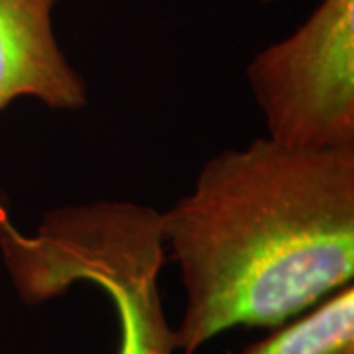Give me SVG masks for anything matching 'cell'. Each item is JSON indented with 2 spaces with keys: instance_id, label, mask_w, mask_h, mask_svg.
<instances>
[{
  "instance_id": "8992f818",
  "label": "cell",
  "mask_w": 354,
  "mask_h": 354,
  "mask_svg": "<svg viewBox=\"0 0 354 354\" xmlns=\"http://www.w3.org/2000/svg\"><path fill=\"white\" fill-rule=\"evenodd\" d=\"M264 2H272V0H264Z\"/></svg>"
},
{
  "instance_id": "7a4b0ae2",
  "label": "cell",
  "mask_w": 354,
  "mask_h": 354,
  "mask_svg": "<svg viewBox=\"0 0 354 354\" xmlns=\"http://www.w3.org/2000/svg\"><path fill=\"white\" fill-rule=\"evenodd\" d=\"M0 254L18 297L39 305L75 283L102 290L118 319L116 354H174L160 272L162 215L130 201H95L48 211L26 234L0 205Z\"/></svg>"
},
{
  "instance_id": "5b68a950",
  "label": "cell",
  "mask_w": 354,
  "mask_h": 354,
  "mask_svg": "<svg viewBox=\"0 0 354 354\" xmlns=\"http://www.w3.org/2000/svg\"><path fill=\"white\" fill-rule=\"evenodd\" d=\"M242 354H354L353 283L276 327Z\"/></svg>"
},
{
  "instance_id": "3957f363",
  "label": "cell",
  "mask_w": 354,
  "mask_h": 354,
  "mask_svg": "<svg viewBox=\"0 0 354 354\" xmlns=\"http://www.w3.org/2000/svg\"><path fill=\"white\" fill-rule=\"evenodd\" d=\"M246 75L272 142L354 146V0H321L291 36L254 57Z\"/></svg>"
},
{
  "instance_id": "6da1fadb",
  "label": "cell",
  "mask_w": 354,
  "mask_h": 354,
  "mask_svg": "<svg viewBox=\"0 0 354 354\" xmlns=\"http://www.w3.org/2000/svg\"><path fill=\"white\" fill-rule=\"evenodd\" d=\"M162 215L185 290L176 351L234 327L276 329L354 278V146L258 138L203 165Z\"/></svg>"
},
{
  "instance_id": "277c9868",
  "label": "cell",
  "mask_w": 354,
  "mask_h": 354,
  "mask_svg": "<svg viewBox=\"0 0 354 354\" xmlns=\"http://www.w3.org/2000/svg\"><path fill=\"white\" fill-rule=\"evenodd\" d=\"M59 0H0V111L22 97L55 111L87 104V83L53 32Z\"/></svg>"
}]
</instances>
